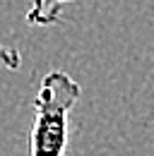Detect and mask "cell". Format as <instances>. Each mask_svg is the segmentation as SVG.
<instances>
[{"label": "cell", "instance_id": "cell-1", "mask_svg": "<svg viewBox=\"0 0 154 156\" xmlns=\"http://www.w3.org/2000/svg\"><path fill=\"white\" fill-rule=\"evenodd\" d=\"M82 87L63 70H51L38 84L34 98L31 156H65L70 139V113Z\"/></svg>", "mask_w": 154, "mask_h": 156}, {"label": "cell", "instance_id": "cell-2", "mask_svg": "<svg viewBox=\"0 0 154 156\" xmlns=\"http://www.w3.org/2000/svg\"><path fill=\"white\" fill-rule=\"evenodd\" d=\"M75 0H29L27 24L31 27H56L63 22V5Z\"/></svg>", "mask_w": 154, "mask_h": 156}, {"label": "cell", "instance_id": "cell-3", "mask_svg": "<svg viewBox=\"0 0 154 156\" xmlns=\"http://www.w3.org/2000/svg\"><path fill=\"white\" fill-rule=\"evenodd\" d=\"M0 65L7 67V70H19V65H22L19 51H17V48H12V46L0 43Z\"/></svg>", "mask_w": 154, "mask_h": 156}]
</instances>
